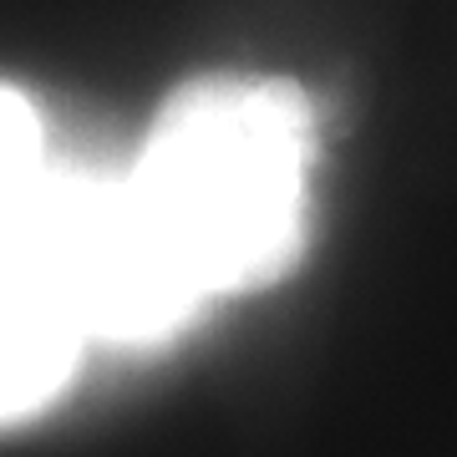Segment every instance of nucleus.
I'll use <instances>...</instances> for the list:
<instances>
[{"mask_svg": "<svg viewBox=\"0 0 457 457\" xmlns=\"http://www.w3.org/2000/svg\"><path fill=\"white\" fill-rule=\"evenodd\" d=\"M82 326L21 264L0 260V427L31 422L71 386Z\"/></svg>", "mask_w": 457, "mask_h": 457, "instance_id": "3", "label": "nucleus"}, {"mask_svg": "<svg viewBox=\"0 0 457 457\" xmlns=\"http://www.w3.org/2000/svg\"><path fill=\"white\" fill-rule=\"evenodd\" d=\"M315 102L290 77L209 71L168 92L128 168L204 300L285 279L311 239Z\"/></svg>", "mask_w": 457, "mask_h": 457, "instance_id": "1", "label": "nucleus"}, {"mask_svg": "<svg viewBox=\"0 0 457 457\" xmlns=\"http://www.w3.org/2000/svg\"><path fill=\"white\" fill-rule=\"evenodd\" d=\"M0 260L21 264L87 341L163 345L209 305L132 173L112 168L51 158L0 209Z\"/></svg>", "mask_w": 457, "mask_h": 457, "instance_id": "2", "label": "nucleus"}, {"mask_svg": "<svg viewBox=\"0 0 457 457\" xmlns=\"http://www.w3.org/2000/svg\"><path fill=\"white\" fill-rule=\"evenodd\" d=\"M51 163L46 153V122L31 92L16 82H0V209Z\"/></svg>", "mask_w": 457, "mask_h": 457, "instance_id": "4", "label": "nucleus"}]
</instances>
